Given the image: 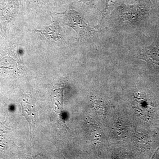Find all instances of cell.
Returning <instances> with one entry per match:
<instances>
[{
	"label": "cell",
	"instance_id": "cell-1",
	"mask_svg": "<svg viewBox=\"0 0 159 159\" xmlns=\"http://www.w3.org/2000/svg\"><path fill=\"white\" fill-rule=\"evenodd\" d=\"M62 14L67 20L66 25L73 28L80 36L92 37L97 32L87 24L80 14L75 10L70 9Z\"/></svg>",
	"mask_w": 159,
	"mask_h": 159
},
{
	"label": "cell",
	"instance_id": "cell-2",
	"mask_svg": "<svg viewBox=\"0 0 159 159\" xmlns=\"http://www.w3.org/2000/svg\"><path fill=\"white\" fill-rule=\"evenodd\" d=\"M118 10L119 19L122 21L135 24L142 17V8L139 5H122Z\"/></svg>",
	"mask_w": 159,
	"mask_h": 159
},
{
	"label": "cell",
	"instance_id": "cell-3",
	"mask_svg": "<svg viewBox=\"0 0 159 159\" xmlns=\"http://www.w3.org/2000/svg\"><path fill=\"white\" fill-rule=\"evenodd\" d=\"M37 31L50 40H57L61 39L59 26L57 23L54 21L51 25L44 26L41 30Z\"/></svg>",
	"mask_w": 159,
	"mask_h": 159
},
{
	"label": "cell",
	"instance_id": "cell-4",
	"mask_svg": "<svg viewBox=\"0 0 159 159\" xmlns=\"http://www.w3.org/2000/svg\"><path fill=\"white\" fill-rule=\"evenodd\" d=\"M142 55L155 62L159 63V40H155L148 48L143 50Z\"/></svg>",
	"mask_w": 159,
	"mask_h": 159
},
{
	"label": "cell",
	"instance_id": "cell-5",
	"mask_svg": "<svg viewBox=\"0 0 159 159\" xmlns=\"http://www.w3.org/2000/svg\"><path fill=\"white\" fill-rule=\"evenodd\" d=\"M23 113L25 117L27 119L30 124H33L35 119V110L30 102L24 100L22 103Z\"/></svg>",
	"mask_w": 159,
	"mask_h": 159
},
{
	"label": "cell",
	"instance_id": "cell-6",
	"mask_svg": "<svg viewBox=\"0 0 159 159\" xmlns=\"http://www.w3.org/2000/svg\"><path fill=\"white\" fill-rule=\"evenodd\" d=\"M106 6L103 10L102 14V17L101 18L100 21H99L98 26L100 24L102 23V21L105 18L106 16H107V15L110 13L112 7L115 5V3L116 2V0H106Z\"/></svg>",
	"mask_w": 159,
	"mask_h": 159
},
{
	"label": "cell",
	"instance_id": "cell-7",
	"mask_svg": "<svg viewBox=\"0 0 159 159\" xmlns=\"http://www.w3.org/2000/svg\"><path fill=\"white\" fill-rule=\"evenodd\" d=\"M153 159H159V148L157 149L156 152H155L154 154L152 156Z\"/></svg>",
	"mask_w": 159,
	"mask_h": 159
}]
</instances>
